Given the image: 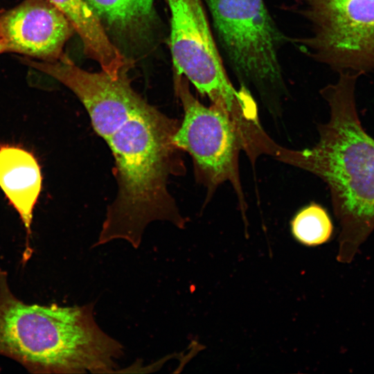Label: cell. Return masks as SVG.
I'll return each mask as SVG.
<instances>
[{
    "mask_svg": "<svg viewBox=\"0 0 374 374\" xmlns=\"http://www.w3.org/2000/svg\"><path fill=\"white\" fill-rule=\"evenodd\" d=\"M39 69L78 98L95 132L112 152L117 192L107 209L98 242L121 239L137 248L152 222L184 228L186 220L168 188L170 177L185 169L173 142L179 122L133 89L127 67L113 77L103 70H84L64 55L41 62Z\"/></svg>",
    "mask_w": 374,
    "mask_h": 374,
    "instance_id": "cell-1",
    "label": "cell"
},
{
    "mask_svg": "<svg viewBox=\"0 0 374 374\" xmlns=\"http://www.w3.org/2000/svg\"><path fill=\"white\" fill-rule=\"evenodd\" d=\"M362 74L339 73L320 91L330 109L319 141L305 149V170L328 186L340 226L337 260L350 263L374 230V139L359 118L355 89Z\"/></svg>",
    "mask_w": 374,
    "mask_h": 374,
    "instance_id": "cell-2",
    "label": "cell"
},
{
    "mask_svg": "<svg viewBox=\"0 0 374 374\" xmlns=\"http://www.w3.org/2000/svg\"><path fill=\"white\" fill-rule=\"evenodd\" d=\"M93 304H26L0 269V355L34 373H115L123 346L98 326Z\"/></svg>",
    "mask_w": 374,
    "mask_h": 374,
    "instance_id": "cell-3",
    "label": "cell"
},
{
    "mask_svg": "<svg viewBox=\"0 0 374 374\" xmlns=\"http://www.w3.org/2000/svg\"><path fill=\"white\" fill-rule=\"evenodd\" d=\"M223 54L240 87L254 90L278 116L288 91L280 61L290 38L278 28L264 0H204Z\"/></svg>",
    "mask_w": 374,
    "mask_h": 374,
    "instance_id": "cell-4",
    "label": "cell"
},
{
    "mask_svg": "<svg viewBox=\"0 0 374 374\" xmlns=\"http://www.w3.org/2000/svg\"><path fill=\"white\" fill-rule=\"evenodd\" d=\"M170 12V48L174 71L184 75L229 118L241 138L260 127L250 91L229 78L203 0H166Z\"/></svg>",
    "mask_w": 374,
    "mask_h": 374,
    "instance_id": "cell-5",
    "label": "cell"
},
{
    "mask_svg": "<svg viewBox=\"0 0 374 374\" xmlns=\"http://www.w3.org/2000/svg\"><path fill=\"white\" fill-rule=\"evenodd\" d=\"M310 35L290 38L306 56L337 73L374 71V0H295Z\"/></svg>",
    "mask_w": 374,
    "mask_h": 374,
    "instance_id": "cell-6",
    "label": "cell"
},
{
    "mask_svg": "<svg viewBox=\"0 0 374 374\" xmlns=\"http://www.w3.org/2000/svg\"><path fill=\"white\" fill-rule=\"evenodd\" d=\"M175 89L184 118L173 137L177 148L191 156L197 179L211 195L229 181L238 197L244 217L247 204L239 172L242 145L235 127L225 114L211 105L201 103L191 93L188 80L174 71Z\"/></svg>",
    "mask_w": 374,
    "mask_h": 374,
    "instance_id": "cell-7",
    "label": "cell"
},
{
    "mask_svg": "<svg viewBox=\"0 0 374 374\" xmlns=\"http://www.w3.org/2000/svg\"><path fill=\"white\" fill-rule=\"evenodd\" d=\"M74 29L48 0H24L0 15V33L6 52L52 62L63 55V48Z\"/></svg>",
    "mask_w": 374,
    "mask_h": 374,
    "instance_id": "cell-8",
    "label": "cell"
},
{
    "mask_svg": "<svg viewBox=\"0 0 374 374\" xmlns=\"http://www.w3.org/2000/svg\"><path fill=\"white\" fill-rule=\"evenodd\" d=\"M43 177L35 155L15 144H0V188L18 213L26 231L23 260L33 253L30 244L33 212L42 189Z\"/></svg>",
    "mask_w": 374,
    "mask_h": 374,
    "instance_id": "cell-9",
    "label": "cell"
},
{
    "mask_svg": "<svg viewBox=\"0 0 374 374\" xmlns=\"http://www.w3.org/2000/svg\"><path fill=\"white\" fill-rule=\"evenodd\" d=\"M48 1L69 21L82 40L85 53L100 65L101 70L114 77L126 68L124 56L84 0Z\"/></svg>",
    "mask_w": 374,
    "mask_h": 374,
    "instance_id": "cell-10",
    "label": "cell"
},
{
    "mask_svg": "<svg viewBox=\"0 0 374 374\" xmlns=\"http://www.w3.org/2000/svg\"><path fill=\"white\" fill-rule=\"evenodd\" d=\"M103 26L126 34L143 30L155 15L156 0H84Z\"/></svg>",
    "mask_w": 374,
    "mask_h": 374,
    "instance_id": "cell-11",
    "label": "cell"
},
{
    "mask_svg": "<svg viewBox=\"0 0 374 374\" xmlns=\"http://www.w3.org/2000/svg\"><path fill=\"white\" fill-rule=\"evenodd\" d=\"M294 238L307 246H316L329 240L333 231L330 217L320 205L312 203L302 208L291 222Z\"/></svg>",
    "mask_w": 374,
    "mask_h": 374,
    "instance_id": "cell-12",
    "label": "cell"
},
{
    "mask_svg": "<svg viewBox=\"0 0 374 374\" xmlns=\"http://www.w3.org/2000/svg\"><path fill=\"white\" fill-rule=\"evenodd\" d=\"M4 52H6V44L0 33V54Z\"/></svg>",
    "mask_w": 374,
    "mask_h": 374,
    "instance_id": "cell-13",
    "label": "cell"
}]
</instances>
